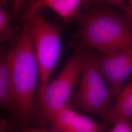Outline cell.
I'll return each mask as SVG.
<instances>
[{
  "instance_id": "9",
  "label": "cell",
  "mask_w": 132,
  "mask_h": 132,
  "mask_svg": "<svg viewBox=\"0 0 132 132\" xmlns=\"http://www.w3.org/2000/svg\"><path fill=\"white\" fill-rule=\"evenodd\" d=\"M102 117L107 122L112 124L119 120L132 122V80L122 89L114 104Z\"/></svg>"
},
{
  "instance_id": "18",
  "label": "cell",
  "mask_w": 132,
  "mask_h": 132,
  "mask_svg": "<svg viewBox=\"0 0 132 132\" xmlns=\"http://www.w3.org/2000/svg\"></svg>"
},
{
  "instance_id": "4",
  "label": "cell",
  "mask_w": 132,
  "mask_h": 132,
  "mask_svg": "<svg viewBox=\"0 0 132 132\" xmlns=\"http://www.w3.org/2000/svg\"><path fill=\"white\" fill-rule=\"evenodd\" d=\"M28 19L39 71V93L42 94L61 52L60 27L45 19L39 12Z\"/></svg>"
},
{
  "instance_id": "11",
  "label": "cell",
  "mask_w": 132,
  "mask_h": 132,
  "mask_svg": "<svg viewBox=\"0 0 132 132\" xmlns=\"http://www.w3.org/2000/svg\"><path fill=\"white\" fill-rule=\"evenodd\" d=\"M11 15L4 10L3 7L0 8V32L1 41L4 42L10 40L14 36L17 30L13 28L10 23Z\"/></svg>"
},
{
  "instance_id": "17",
  "label": "cell",
  "mask_w": 132,
  "mask_h": 132,
  "mask_svg": "<svg viewBox=\"0 0 132 132\" xmlns=\"http://www.w3.org/2000/svg\"><path fill=\"white\" fill-rule=\"evenodd\" d=\"M24 132H59L54 130H47L38 128H28L24 130Z\"/></svg>"
},
{
  "instance_id": "15",
  "label": "cell",
  "mask_w": 132,
  "mask_h": 132,
  "mask_svg": "<svg viewBox=\"0 0 132 132\" xmlns=\"http://www.w3.org/2000/svg\"><path fill=\"white\" fill-rule=\"evenodd\" d=\"M26 0H13L11 12L13 14H18L23 8Z\"/></svg>"
},
{
  "instance_id": "1",
  "label": "cell",
  "mask_w": 132,
  "mask_h": 132,
  "mask_svg": "<svg viewBox=\"0 0 132 132\" xmlns=\"http://www.w3.org/2000/svg\"><path fill=\"white\" fill-rule=\"evenodd\" d=\"M14 95L13 119L28 128L33 113V95L39 71L29 22H26L9 51Z\"/></svg>"
},
{
  "instance_id": "8",
  "label": "cell",
  "mask_w": 132,
  "mask_h": 132,
  "mask_svg": "<svg viewBox=\"0 0 132 132\" xmlns=\"http://www.w3.org/2000/svg\"><path fill=\"white\" fill-rule=\"evenodd\" d=\"M9 51H3L0 60V104L13 118L14 102Z\"/></svg>"
},
{
  "instance_id": "13",
  "label": "cell",
  "mask_w": 132,
  "mask_h": 132,
  "mask_svg": "<svg viewBox=\"0 0 132 132\" xmlns=\"http://www.w3.org/2000/svg\"><path fill=\"white\" fill-rule=\"evenodd\" d=\"M45 1L46 0H35L26 13L23 15V18L26 19H29L34 13L39 12V10L42 9L43 4Z\"/></svg>"
},
{
  "instance_id": "12",
  "label": "cell",
  "mask_w": 132,
  "mask_h": 132,
  "mask_svg": "<svg viewBox=\"0 0 132 132\" xmlns=\"http://www.w3.org/2000/svg\"><path fill=\"white\" fill-rule=\"evenodd\" d=\"M110 132H132V122L119 120L114 124Z\"/></svg>"
},
{
  "instance_id": "16",
  "label": "cell",
  "mask_w": 132,
  "mask_h": 132,
  "mask_svg": "<svg viewBox=\"0 0 132 132\" xmlns=\"http://www.w3.org/2000/svg\"><path fill=\"white\" fill-rule=\"evenodd\" d=\"M120 10L126 14L128 17L132 21V2L130 1L129 5H125L123 4L118 6Z\"/></svg>"
},
{
  "instance_id": "5",
  "label": "cell",
  "mask_w": 132,
  "mask_h": 132,
  "mask_svg": "<svg viewBox=\"0 0 132 132\" xmlns=\"http://www.w3.org/2000/svg\"><path fill=\"white\" fill-rule=\"evenodd\" d=\"M85 67L83 50H76L60 73L48 83L40 95L41 112L54 110L67 105L72 90L78 82Z\"/></svg>"
},
{
  "instance_id": "7",
  "label": "cell",
  "mask_w": 132,
  "mask_h": 132,
  "mask_svg": "<svg viewBox=\"0 0 132 132\" xmlns=\"http://www.w3.org/2000/svg\"><path fill=\"white\" fill-rule=\"evenodd\" d=\"M52 130L59 132H104L105 125L66 105L41 113Z\"/></svg>"
},
{
  "instance_id": "2",
  "label": "cell",
  "mask_w": 132,
  "mask_h": 132,
  "mask_svg": "<svg viewBox=\"0 0 132 132\" xmlns=\"http://www.w3.org/2000/svg\"><path fill=\"white\" fill-rule=\"evenodd\" d=\"M81 28L71 43L75 50L93 48L99 54L132 48V25L108 10H94L76 17Z\"/></svg>"
},
{
  "instance_id": "10",
  "label": "cell",
  "mask_w": 132,
  "mask_h": 132,
  "mask_svg": "<svg viewBox=\"0 0 132 132\" xmlns=\"http://www.w3.org/2000/svg\"><path fill=\"white\" fill-rule=\"evenodd\" d=\"M85 0H46L43 8H50L54 10L66 21H69L73 17L81 13V5Z\"/></svg>"
},
{
  "instance_id": "3",
  "label": "cell",
  "mask_w": 132,
  "mask_h": 132,
  "mask_svg": "<svg viewBox=\"0 0 132 132\" xmlns=\"http://www.w3.org/2000/svg\"><path fill=\"white\" fill-rule=\"evenodd\" d=\"M81 50L84 54V69L78 82V89L72 93L67 105L102 116L111 106L112 95L100 70L99 55L89 48Z\"/></svg>"
},
{
  "instance_id": "14",
  "label": "cell",
  "mask_w": 132,
  "mask_h": 132,
  "mask_svg": "<svg viewBox=\"0 0 132 132\" xmlns=\"http://www.w3.org/2000/svg\"><path fill=\"white\" fill-rule=\"evenodd\" d=\"M125 0H85L83 3L85 7H88L90 4L94 3H108L112 4L117 7L123 4V1ZM132 1V0H131Z\"/></svg>"
},
{
  "instance_id": "6",
  "label": "cell",
  "mask_w": 132,
  "mask_h": 132,
  "mask_svg": "<svg viewBox=\"0 0 132 132\" xmlns=\"http://www.w3.org/2000/svg\"><path fill=\"white\" fill-rule=\"evenodd\" d=\"M99 66L112 96H118L123 83L132 73V48L99 54Z\"/></svg>"
}]
</instances>
